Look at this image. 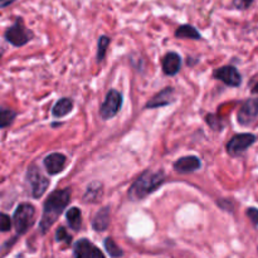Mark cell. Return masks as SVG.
<instances>
[{
    "instance_id": "2",
    "label": "cell",
    "mask_w": 258,
    "mask_h": 258,
    "mask_svg": "<svg viewBox=\"0 0 258 258\" xmlns=\"http://www.w3.org/2000/svg\"><path fill=\"white\" fill-rule=\"evenodd\" d=\"M164 181L165 174L163 171H144L128 189V198L131 201H141L149 194L154 193Z\"/></svg>"
},
{
    "instance_id": "22",
    "label": "cell",
    "mask_w": 258,
    "mask_h": 258,
    "mask_svg": "<svg viewBox=\"0 0 258 258\" xmlns=\"http://www.w3.org/2000/svg\"><path fill=\"white\" fill-rule=\"evenodd\" d=\"M110 42H111V39L108 37H106V35H102V37H100V39H98V49H97V60L98 62H101V60L105 58L106 49H107Z\"/></svg>"
},
{
    "instance_id": "16",
    "label": "cell",
    "mask_w": 258,
    "mask_h": 258,
    "mask_svg": "<svg viewBox=\"0 0 258 258\" xmlns=\"http://www.w3.org/2000/svg\"><path fill=\"white\" fill-rule=\"evenodd\" d=\"M72 108H73L72 98L63 97L60 98V100H58L57 102H55V105L53 106L52 115L54 116V117L60 118L63 117V116L68 115V113L72 111Z\"/></svg>"
},
{
    "instance_id": "15",
    "label": "cell",
    "mask_w": 258,
    "mask_h": 258,
    "mask_svg": "<svg viewBox=\"0 0 258 258\" xmlns=\"http://www.w3.org/2000/svg\"><path fill=\"white\" fill-rule=\"evenodd\" d=\"M110 207H103L102 209L97 212V214L95 216L92 222V227L95 231L97 232H103L107 229L108 224H110Z\"/></svg>"
},
{
    "instance_id": "24",
    "label": "cell",
    "mask_w": 258,
    "mask_h": 258,
    "mask_svg": "<svg viewBox=\"0 0 258 258\" xmlns=\"http://www.w3.org/2000/svg\"><path fill=\"white\" fill-rule=\"evenodd\" d=\"M12 228V219L8 214L0 213V232H8Z\"/></svg>"
},
{
    "instance_id": "14",
    "label": "cell",
    "mask_w": 258,
    "mask_h": 258,
    "mask_svg": "<svg viewBox=\"0 0 258 258\" xmlns=\"http://www.w3.org/2000/svg\"><path fill=\"white\" fill-rule=\"evenodd\" d=\"M161 66H163V71L165 75L175 76L181 67L180 55L175 52H169L161 60Z\"/></svg>"
},
{
    "instance_id": "1",
    "label": "cell",
    "mask_w": 258,
    "mask_h": 258,
    "mask_svg": "<svg viewBox=\"0 0 258 258\" xmlns=\"http://www.w3.org/2000/svg\"><path fill=\"white\" fill-rule=\"evenodd\" d=\"M71 201V189H62L54 190L48 196L43 206V216L40 219L39 229L43 234L49 231L50 227L55 223L58 217L63 213L66 207Z\"/></svg>"
},
{
    "instance_id": "8",
    "label": "cell",
    "mask_w": 258,
    "mask_h": 258,
    "mask_svg": "<svg viewBox=\"0 0 258 258\" xmlns=\"http://www.w3.org/2000/svg\"><path fill=\"white\" fill-rule=\"evenodd\" d=\"M213 76L214 78L222 81V82L226 83L227 86H231V87H238L242 83L241 75L233 66H224V67L217 68L213 72Z\"/></svg>"
},
{
    "instance_id": "27",
    "label": "cell",
    "mask_w": 258,
    "mask_h": 258,
    "mask_svg": "<svg viewBox=\"0 0 258 258\" xmlns=\"http://www.w3.org/2000/svg\"><path fill=\"white\" fill-rule=\"evenodd\" d=\"M14 2H15V0H0V9L9 7V5L13 4Z\"/></svg>"
},
{
    "instance_id": "19",
    "label": "cell",
    "mask_w": 258,
    "mask_h": 258,
    "mask_svg": "<svg viewBox=\"0 0 258 258\" xmlns=\"http://www.w3.org/2000/svg\"><path fill=\"white\" fill-rule=\"evenodd\" d=\"M102 197V184L101 183H92L88 185L87 190L85 194V202H90V203H96L98 199Z\"/></svg>"
},
{
    "instance_id": "6",
    "label": "cell",
    "mask_w": 258,
    "mask_h": 258,
    "mask_svg": "<svg viewBox=\"0 0 258 258\" xmlns=\"http://www.w3.org/2000/svg\"><path fill=\"white\" fill-rule=\"evenodd\" d=\"M122 106V96L118 91L111 90L106 95V100L100 107V115L103 120H110L115 117Z\"/></svg>"
},
{
    "instance_id": "17",
    "label": "cell",
    "mask_w": 258,
    "mask_h": 258,
    "mask_svg": "<svg viewBox=\"0 0 258 258\" xmlns=\"http://www.w3.org/2000/svg\"><path fill=\"white\" fill-rule=\"evenodd\" d=\"M175 37L181 39H201L202 35L193 25L184 24L175 30Z\"/></svg>"
},
{
    "instance_id": "9",
    "label": "cell",
    "mask_w": 258,
    "mask_h": 258,
    "mask_svg": "<svg viewBox=\"0 0 258 258\" xmlns=\"http://www.w3.org/2000/svg\"><path fill=\"white\" fill-rule=\"evenodd\" d=\"M258 116V98H249L238 111V122L242 125H248Z\"/></svg>"
},
{
    "instance_id": "28",
    "label": "cell",
    "mask_w": 258,
    "mask_h": 258,
    "mask_svg": "<svg viewBox=\"0 0 258 258\" xmlns=\"http://www.w3.org/2000/svg\"><path fill=\"white\" fill-rule=\"evenodd\" d=\"M252 92H253V93H258V83H257L256 86H254L253 90H252Z\"/></svg>"
},
{
    "instance_id": "10",
    "label": "cell",
    "mask_w": 258,
    "mask_h": 258,
    "mask_svg": "<svg viewBox=\"0 0 258 258\" xmlns=\"http://www.w3.org/2000/svg\"><path fill=\"white\" fill-rule=\"evenodd\" d=\"M76 258H105L102 252L87 239H80L75 244Z\"/></svg>"
},
{
    "instance_id": "29",
    "label": "cell",
    "mask_w": 258,
    "mask_h": 258,
    "mask_svg": "<svg viewBox=\"0 0 258 258\" xmlns=\"http://www.w3.org/2000/svg\"><path fill=\"white\" fill-rule=\"evenodd\" d=\"M3 53H4V50H3V49H2V48H0V58H2Z\"/></svg>"
},
{
    "instance_id": "5",
    "label": "cell",
    "mask_w": 258,
    "mask_h": 258,
    "mask_svg": "<svg viewBox=\"0 0 258 258\" xmlns=\"http://www.w3.org/2000/svg\"><path fill=\"white\" fill-rule=\"evenodd\" d=\"M27 180L32 188V196L34 198H40L49 186V180L42 174V171L35 165H30L27 171Z\"/></svg>"
},
{
    "instance_id": "25",
    "label": "cell",
    "mask_w": 258,
    "mask_h": 258,
    "mask_svg": "<svg viewBox=\"0 0 258 258\" xmlns=\"http://www.w3.org/2000/svg\"><path fill=\"white\" fill-rule=\"evenodd\" d=\"M247 217L251 219V222L254 224V226H258V209L256 208L247 209Z\"/></svg>"
},
{
    "instance_id": "3",
    "label": "cell",
    "mask_w": 258,
    "mask_h": 258,
    "mask_svg": "<svg viewBox=\"0 0 258 258\" xmlns=\"http://www.w3.org/2000/svg\"><path fill=\"white\" fill-rule=\"evenodd\" d=\"M35 209L29 203H20L17 207L13 217V223H14L15 231L18 234H24L28 229L32 227L34 222Z\"/></svg>"
},
{
    "instance_id": "20",
    "label": "cell",
    "mask_w": 258,
    "mask_h": 258,
    "mask_svg": "<svg viewBox=\"0 0 258 258\" xmlns=\"http://www.w3.org/2000/svg\"><path fill=\"white\" fill-rule=\"evenodd\" d=\"M15 117H17V112L14 110L7 107L0 108V128H5L12 125Z\"/></svg>"
},
{
    "instance_id": "12",
    "label": "cell",
    "mask_w": 258,
    "mask_h": 258,
    "mask_svg": "<svg viewBox=\"0 0 258 258\" xmlns=\"http://www.w3.org/2000/svg\"><path fill=\"white\" fill-rule=\"evenodd\" d=\"M175 101V91L173 87H166L163 91L154 96L145 105V108H158L163 106H168Z\"/></svg>"
},
{
    "instance_id": "13",
    "label": "cell",
    "mask_w": 258,
    "mask_h": 258,
    "mask_svg": "<svg viewBox=\"0 0 258 258\" xmlns=\"http://www.w3.org/2000/svg\"><path fill=\"white\" fill-rule=\"evenodd\" d=\"M202 163L197 156H183V158L178 159V160L174 163V169L175 171L181 174H188L197 171L198 169H201Z\"/></svg>"
},
{
    "instance_id": "21",
    "label": "cell",
    "mask_w": 258,
    "mask_h": 258,
    "mask_svg": "<svg viewBox=\"0 0 258 258\" xmlns=\"http://www.w3.org/2000/svg\"><path fill=\"white\" fill-rule=\"evenodd\" d=\"M103 244H105L106 251L108 252V254H110L111 257L116 258V257L122 256V249H121L115 242H113L112 238H106L105 242H103Z\"/></svg>"
},
{
    "instance_id": "7",
    "label": "cell",
    "mask_w": 258,
    "mask_h": 258,
    "mask_svg": "<svg viewBox=\"0 0 258 258\" xmlns=\"http://www.w3.org/2000/svg\"><path fill=\"white\" fill-rule=\"evenodd\" d=\"M254 141H256V136L252 134H238L227 143V151L232 156L241 155L249 146L253 145Z\"/></svg>"
},
{
    "instance_id": "23",
    "label": "cell",
    "mask_w": 258,
    "mask_h": 258,
    "mask_svg": "<svg viewBox=\"0 0 258 258\" xmlns=\"http://www.w3.org/2000/svg\"><path fill=\"white\" fill-rule=\"evenodd\" d=\"M55 239L58 242H66L67 244H70L71 241H72V237L67 233L64 227H59L57 229V232H55Z\"/></svg>"
},
{
    "instance_id": "26",
    "label": "cell",
    "mask_w": 258,
    "mask_h": 258,
    "mask_svg": "<svg viewBox=\"0 0 258 258\" xmlns=\"http://www.w3.org/2000/svg\"><path fill=\"white\" fill-rule=\"evenodd\" d=\"M252 3L253 0H233V5L238 9H247L248 7H251Z\"/></svg>"
},
{
    "instance_id": "18",
    "label": "cell",
    "mask_w": 258,
    "mask_h": 258,
    "mask_svg": "<svg viewBox=\"0 0 258 258\" xmlns=\"http://www.w3.org/2000/svg\"><path fill=\"white\" fill-rule=\"evenodd\" d=\"M66 219L73 231H78L82 226V213L77 207H72L68 209V212L66 213Z\"/></svg>"
},
{
    "instance_id": "11",
    "label": "cell",
    "mask_w": 258,
    "mask_h": 258,
    "mask_svg": "<svg viewBox=\"0 0 258 258\" xmlns=\"http://www.w3.org/2000/svg\"><path fill=\"white\" fill-rule=\"evenodd\" d=\"M43 164H44V168L48 171V174L55 175L64 169L66 164H67V158L60 153H53L45 156Z\"/></svg>"
},
{
    "instance_id": "4",
    "label": "cell",
    "mask_w": 258,
    "mask_h": 258,
    "mask_svg": "<svg viewBox=\"0 0 258 258\" xmlns=\"http://www.w3.org/2000/svg\"><path fill=\"white\" fill-rule=\"evenodd\" d=\"M5 39L14 47H23L27 44L29 40H32L33 32L25 28L22 18H18L13 25H10L4 34Z\"/></svg>"
}]
</instances>
